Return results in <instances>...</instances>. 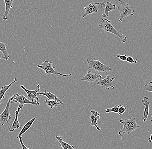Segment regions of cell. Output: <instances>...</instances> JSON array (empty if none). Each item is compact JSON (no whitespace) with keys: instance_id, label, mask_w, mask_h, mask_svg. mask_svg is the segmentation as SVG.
Masks as SVG:
<instances>
[{"instance_id":"cell-1","label":"cell","mask_w":152,"mask_h":149,"mask_svg":"<svg viewBox=\"0 0 152 149\" xmlns=\"http://www.w3.org/2000/svg\"><path fill=\"white\" fill-rule=\"evenodd\" d=\"M101 20L102 22L100 23L99 25V27L100 29H104L105 33H111L115 35L119 38L121 42H126L127 38L126 36H124L114 28L112 25L111 20L106 18H102Z\"/></svg>"},{"instance_id":"cell-2","label":"cell","mask_w":152,"mask_h":149,"mask_svg":"<svg viewBox=\"0 0 152 149\" xmlns=\"http://www.w3.org/2000/svg\"><path fill=\"white\" fill-rule=\"evenodd\" d=\"M84 61L87 62L90 69L94 70L96 72L107 73L113 70L111 67L102 63L99 60L97 59L94 57H90Z\"/></svg>"},{"instance_id":"cell-3","label":"cell","mask_w":152,"mask_h":149,"mask_svg":"<svg viewBox=\"0 0 152 149\" xmlns=\"http://www.w3.org/2000/svg\"><path fill=\"white\" fill-rule=\"evenodd\" d=\"M118 3L120 6H118V9L120 13L119 17H118V21L121 22L124 18L129 16H134L135 9L134 7L128 3H125L121 0H118Z\"/></svg>"},{"instance_id":"cell-4","label":"cell","mask_w":152,"mask_h":149,"mask_svg":"<svg viewBox=\"0 0 152 149\" xmlns=\"http://www.w3.org/2000/svg\"><path fill=\"white\" fill-rule=\"evenodd\" d=\"M120 122L123 125L122 130L118 132V134L120 135L121 140H122V134H124L127 133L128 134H129L139 127L136 121L135 117L130 118L129 119L126 120L121 119L120 120Z\"/></svg>"},{"instance_id":"cell-5","label":"cell","mask_w":152,"mask_h":149,"mask_svg":"<svg viewBox=\"0 0 152 149\" xmlns=\"http://www.w3.org/2000/svg\"><path fill=\"white\" fill-rule=\"evenodd\" d=\"M37 66L40 69H42L45 72V75L51 74L53 75H58L63 76H71L72 74L68 75H64L61 73L55 70L56 66L52 65V62L51 61L45 60L42 63V65H37Z\"/></svg>"},{"instance_id":"cell-6","label":"cell","mask_w":152,"mask_h":149,"mask_svg":"<svg viewBox=\"0 0 152 149\" xmlns=\"http://www.w3.org/2000/svg\"><path fill=\"white\" fill-rule=\"evenodd\" d=\"M105 4L102 2H92L87 6L84 7L85 13L83 14L82 18L87 17L88 15L98 12L101 9H104Z\"/></svg>"},{"instance_id":"cell-7","label":"cell","mask_w":152,"mask_h":149,"mask_svg":"<svg viewBox=\"0 0 152 149\" xmlns=\"http://www.w3.org/2000/svg\"><path fill=\"white\" fill-rule=\"evenodd\" d=\"M13 100L15 101L11 102L10 103H15V102H18L20 103V105L19 106L23 108L24 105L25 104H30L34 105L35 107L36 106H39L40 105V102H33L30 100H28V98H26L23 95H19L18 94H17L16 95H14L12 96Z\"/></svg>"},{"instance_id":"cell-8","label":"cell","mask_w":152,"mask_h":149,"mask_svg":"<svg viewBox=\"0 0 152 149\" xmlns=\"http://www.w3.org/2000/svg\"><path fill=\"white\" fill-rule=\"evenodd\" d=\"M20 88L23 89L24 91L27 94L28 100L33 102H37V103L39 102L38 101H39V98L38 97L42 96V95H39L37 94V93L39 92L40 90L39 84H38L36 90H33H33H28L23 85H21Z\"/></svg>"},{"instance_id":"cell-9","label":"cell","mask_w":152,"mask_h":149,"mask_svg":"<svg viewBox=\"0 0 152 149\" xmlns=\"http://www.w3.org/2000/svg\"><path fill=\"white\" fill-rule=\"evenodd\" d=\"M12 100L13 98L11 97L7 101L5 109L0 114V123L1 124L2 126H4L7 122L8 123L9 121L11 120V117L10 112V105Z\"/></svg>"},{"instance_id":"cell-10","label":"cell","mask_w":152,"mask_h":149,"mask_svg":"<svg viewBox=\"0 0 152 149\" xmlns=\"http://www.w3.org/2000/svg\"><path fill=\"white\" fill-rule=\"evenodd\" d=\"M115 78V77H113L110 78L109 76L106 75L104 79L101 78L98 80L97 84L103 87L104 89H109L110 88H112V89H114L115 87L113 86L112 82Z\"/></svg>"},{"instance_id":"cell-11","label":"cell","mask_w":152,"mask_h":149,"mask_svg":"<svg viewBox=\"0 0 152 149\" xmlns=\"http://www.w3.org/2000/svg\"><path fill=\"white\" fill-rule=\"evenodd\" d=\"M22 108L20 107V106L18 107L17 110L15 112V116L14 118V121H13L12 125H10L9 124V126L8 129H7L6 131L7 132H13L15 130V129H21V127L20 126V122L18 121V115L19 113L21 111Z\"/></svg>"},{"instance_id":"cell-12","label":"cell","mask_w":152,"mask_h":149,"mask_svg":"<svg viewBox=\"0 0 152 149\" xmlns=\"http://www.w3.org/2000/svg\"><path fill=\"white\" fill-rule=\"evenodd\" d=\"M102 78V76L97 73L96 72L95 73H93L91 71H88L87 74L82 78L81 80L89 82H94L96 81H97Z\"/></svg>"},{"instance_id":"cell-13","label":"cell","mask_w":152,"mask_h":149,"mask_svg":"<svg viewBox=\"0 0 152 149\" xmlns=\"http://www.w3.org/2000/svg\"><path fill=\"white\" fill-rule=\"evenodd\" d=\"M90 118H91V126H95L98 131H101L100 128L98 126L97 121L99 119L100 116L98 112L93 110L90 112Z\"/></svg>"},{"instance_id":"cell-14","label":"cell","mask_w":152,"mask_h":149,"mask_svg":"<svg viewBox=\"0 0 152 149\" xmlns=\"http://www.w3.org/2000/svg\"><path fill=\"white\" fill-rule=\"evenodd\" d=\"M14 0H4L5 4V10L2 17V19L4 20H7L9 17L10 10L13 7V4Z\"/></svg>"},{"instance_id":"cell-15","label":"cell","mask_w":152,"mask_h":149,"mask_svg":"<svg viewBox=\"0 0 152 149\" xmlns=\"http://www.w3.org/2000/svg\"><path fill=\"white\" fill-rule=\"evenodd\" d=\"M149 99L147 97H145L142 100V104L145 106L144 112H143V121L145 122L147 121L148 118V115L149 113V106H150V102L148 101Z\"/></svg>"},{"instance_id":"cell-16","label":"cell","mask_w":152,"mask_h":149,"mask_svg":"<svg viewBox=\"0 0 152 149\" xmlns=\"http://www.w3.org/2000/svg\"><path fill=\"white\" fill-rule=\"evenodd\" d=\"M17 81H18V80H17L16 78H14V81L12 83L8 84V85L3 86V87H2L1 89H0V104L1 103L2 100L4 98L5 94L6 92L7 91H8V90L10 91L9 89V88L12 86V84H14V83L17 82Z\"/></svg>"},{"instance_id":"cell-17","label":"cell","mask_w":152,"mask_h":149,"mask_svg":"<svg viewBox=\"0 0 152 149\" xmlns=\"http://www.w3.org/2000/svg\"><path fill=\"white\" fill-rule=\"evenodd\" d=\"M36 118H37L36 117L33 118L31 119V120L28 121V122L23 126V127L22 128L20 132L19 133L18 135V137H17V138H20L23 134H24L26 131L29 129V128L31 127V126H32V125H33V123H34V121H35Z\"/></svg>"},{"instance_id":"cell-18","label":"cell","mask_w":152,"mask_h":149,"mask_svg":"<svg viewBox=\"0 0 152 149\" xmlns=\"http://www.w3.org/2000/svg\"><path fill=\"white\" fill-rule=\"evenodd\" d=\"M58 142L59 143L60 146L63 149H75L74 146H71L70 144L66 143L63 139V137L61 136H56Z\"/></svg>"},{"instance_id":"cell-19","label":"cell","mask_w":152,"mask_h":149,"mask_svg":"<svg viewBox=\"0 0 152 149\" xmlns=\"http://www.w3.org/2000/svg\"><path fill=\"white\" fill-rule=\"evenodd\" d=\"M116 6L115 5L113 4V3L109 1H107L104 8V13L102 15V17L104 18L109 17V12L113 11L115 9Z\"/></svg>"},{"instance_id":"cell-20","label":"cell","mask_w":152,"mask_h":149,"mask_svg":"<svg viewBox=\"0 0 152 149\" xmlns=\"http://www.w3.org/2000/svg\"><path fill=\"white\" fill-rule=\"evenodd\" d=\"M37 94L39 95L45 96L47 97L48 99L57 100L59 102H62L60 99L56 95L50 92H47L46 91H45V92H42L40 93L38 92Z\"/></svg>"},{"instance_id":"cell-21","label":"cell","mask_w":152,"mask_h":149,"mask_svg":"<svg viewBox=\"0 0 152 149\" xmlns=\"http://www.w3.org/2000/svg\"><path fill=\"white\" fill-rule=\"evenodd\" d=\"M44 102L51 109L58 107V105L63 104V102H59L57 100H52L47 99H45Z\"/></svg>"},{"instance_id":"cell-22","label":"cell","mask_w":152,"mask_h":149,"mask_svg":"<svg viewBox=\"0 0 152 149\" xmlns=\"http://www.w3.org/2000/svg\"><path fill=\"white\" fill-rule=\"evenodd\" d=\"M0 51L2 52L4 55V57L2 58L6 60H8L9 58V54L7 51V47L4 43L0 42Z\"/></svg>"},{"instance_id":"cell-23","label":"cell","mask_w":152,"mask_h":149,"mask_svg":"<svg viewBox=\"0 0 152 149\" xmlns=\"http://www.w3.org/2000/svg\"><path fill=\"white\" fill-rule=\"evenodd\" d=\"M120 106H115L113 108H109V109H106L105 110V112L107 113H109L111 112H113L115 113H118L119 108Z\"/></svg>"},{"instance_id":"cell-24","label":"cell","mask_w":152,"mask_h":149,"mask_svg":"<svg viewBox=\"0 0 152 149\" xmlns=\"http://www.w3.org/2000/svg\"><path fill=\"white\" fill-rule=\"evenodd\" d=\"M143 90L147 92H152V81H150L149 84H145L143 87Z\"/></svg>"},{"instance_id":"cell-25","label":"cell","mask_w":152,"mask_h":149,"mask_svg":"<svg viewBox=\"0 0 152 149\" xmlns=\"http://www.w3.org/2000/svg\"><path fill=\"white\" fill-rule=\"evenodd\" d=\"M127 109V107H124L123 106H120L119 108L118 112V113L119 115L120 116H122L125 113Z\"/></svg>"},{"instance_id":"cell-26","label":"cell","mask_w":152,"mask_h":149,"mask_svg":"<svg viewBox=\"0 0 152 149\" xmlns=\"http://www.w3.org/2000/svg\"><path fill=\"white\" fill-rule=\"evenodd\" d=\"M126 61L127 62L131 64H132L133 63H135L137 64V60L136 59L135 60H134V58L132 57H127V59H126Z\"/></svg>"},{"instance_id":"cell-27","label":"cell","mask_w":152,"mask_h":149,"mask_svg":"<svg viewBox=\"0 0 152 149\" xmlns=\"http://www.w3.org/2000/svg\"><path fill=\"white\" fill-rule=\"evenodd\" d=\"M115 56H116L117 57L120 59L121 60L125 61L126 60V59H127V55H118Z\"/></svg>"},{"instance_id":"cell-28","label":"cell","mask_w":152,"mask_h":149,"mask_svg":"<svg viewBox=\"0 0 152 149\" xmlns=\"http://www.w3.org/2000/svg\"><path fill=\"white\" fill-rule=\"evenodd\" d=\"M19 139V140H20V144L21 145V147L23 149H30L27 148L25 145H24L22 140V137H20Z\"/></svg>"},{"instance_id":"cell-29","label":"cell","mask_w":152,"mask_h":149,"mask_svg":"<svg viewBox=\"0 0 152 149\" xmlns=\"http://www.w3.org/2000/svg\"><path fill=\"white\" fill-rule=\"evenodd\" d=\"M148 141H149L150 143L152 142V134H151V136H150V137L148 138Z\"/></svg>"},{"instance_id":"cell-30","label":"cell","mask_w":152,"mask_h":149,"mask_svg":"<svg viewBox=\"0 0 152 149\" xmlns=\"http://www.w3.org/2000/svg\"><path fill=\"white\" fill-rule=\"evenodd\" d=\"M151 121H152V116H151ZM151 126H152V124Z\"/></svg>"},{"instance_id":"cell-31","label":"cell","mask_w":152,"mask_h":149,"mask_svg":"<svg viewBox=\"0 0 152 149\" xmlns=\"http://www.w3.org/2000/svg\"><path fill=\"white\" fill-rule=\"evenodd\" d=\"M2 58L0 57V60H1V59Z\"/></svg>"}]
</instances>
